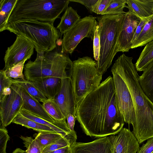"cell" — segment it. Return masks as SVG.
Listing matches in <instances>:
<instances>
[{
  "label": "cell",
  "instance_id": "cell-40",
  "mask_svg": "<svg viewBox=\"0 0 153 153\" xmlns=\"http://www.w3.org/2000/svg\"><path fill=\"white\" fill-rule=\"evenodd\" d=\"M75 116L72 114H68L67 117V124L70 130L72 131H74V127L75 123Z\"/></svg>",
  "mask_w": 153,
  "mask_h": 153
},
{
  "label": "cell",
  "instance_id": "cell-6",
  "mask_svg": "<svg viewBox=\"0 0 153 153\" xmlns=\"http://www.w3.org/2000/svg\"><path fill=\"white\" fill-rule=\"evenodd\" d=\"M70 2L69 0H17L7 23L33 20L53 24L68 7Z\"/></svg>",
  "mask_w": 153,
  "mask_h": 153
},
{
  "label": "cell",
  "instance_id": "cell-4",
  "mask_svg": "<svg viewBox=\"0 0 153 153\" xmlns=\"http://www.w3.org/2000/svg\"><path fill=\"white\" fill-rule=\"evenodd\" d=\"M73 68V62L67 54L53 50L37 53L34 61L30 60L24 65L23 74L30 81L46 77L71 79Z\"/></svg>",
  "mask_w": 153,
  "mask_h": 153
},
{
  "label": "cell",
  "instance_id": "cell-29",
  "mask_svg": "<svg viewBox=\"0 0 153 153\" xmlns=\"http://www.w3.org/2000/svg\"><path fill=\"white\" fill-rule=\"evenodd\" d=\"M126 0H111L108 7L102 15H117L126 14L124 11L125 7H127Z\"/></svg>",
  "mask_w": 153,
  "mask_h": 153
},
{
  "label": "cell",
  "instance_id": "cell-26",
  "mask_svg": "<svg viewBox=\"0 0 153 153\" xmlns=\"http://www.w3.org/2000/svg\"><path fill=\"white\" fill-rule=\"evenodd\" d=\"M13 83L22 87L39 102L43 103L48 99L40 91L31 81L25 79H14Z\"/></svg>",
  "mask_w": 153,
  "mask_h": 153
},
{
  "label": "cell",
  "instance_id": "cell-18",
  "mask_svg": "<svg viewBox=\"0 0 153 153\" xmlns=\"http://www.w3.org/2000/svg\"><path fill=\"white\" fill-rule=\"evenodd\" d=\"M20 87L21 96L24 102L22 109L26 110L49 121L53 122L56 121L47 113L42 105L38 100L30 95L25 89L20 86Z\"/></svg>",
  "mask_w": 153,
  "mask_h": 153
},
{
  "label": "cell",
  "instance_id": "cell-27",
  "mask_svg": "<svg viewBox=\"0 0 153 153\" xmlns=\"http://www.w3.org/2000/svg\"><path fill=\"white\" fill-rule=\"evenodd\" d=\"M42 103V105L45 111L54 120L60 121L66 119L53 99H48Z\"/></svg>",
  "mask_w": 153,
  "mask_h": 153
},
{
  "label": "cell",
  "instance_id": "cell-38",
  "mask_svg": "<svg viewBox=\"0 0 153 153\" xmlns=\"http://www.w3.org/2000/svg\"><path fill=\"white\" fill-rule=\"evenodd\" d=\"M149 17L142 18L139 24L134 33L133 37L131 41L132 45L135 40L137 37L142 31L144 26L148 20Z\"/></svg>",
  "mask_w": 153,
  "mask_h": 153
},
{
  "label": "cell",
  "instance_id": "cell-31",
  "mask_svg": "<svg viewBox=\"0 0 153 153\" xmlns=\"http://www.w3.org/2000/svg\"><path fill=\"white\" fill-rule=\"evenodd\" d=\"M20 138L23 141L25 146L27 148V153H42L44 148L38 140L31 137L21 136Z\"/></svg>",
  "mask_w": 153,
  "mask_h": 153
},
{
  "label": "cell",
  "instance_id": "cell-3",
  "mask_svg": "<svg viewBox=\"0 0 153 153\" xmlns=\"http://www.w3.org/2000/svg\"><path fill=\"white\" fill-rule=\"evenodd\" d=\"M7 30L22 37L33 46L37 53L53 50L57 47L61 33L53 24L33 20H20L8 22Z\"/></svg>",
  "mask_w": 153,
  "mask_h": 153
},
{
  "label": "cell",
  "instance_id": "cell-25",
  "mask_svg": "<svg viewBox=\"0 0 153 153\" xmlns=\"http://www.w3.org/2000/svg\"><path fill=\"white\" fill-rule=\"evenodd\" d=\"M17 0H0V32L4 30L8 18Z\"/></svg>",
  "mask_w": 153,
  "mask_h": 153
},
{
  "label": "cell",
  "instance_id": "cell-33",
  "mask_svg": "<svg viewBox=\"0 0 153 153\" xmlns=\"http://www.w3.org/2000/svg\"><path fill=\"white\" fill-rule=\"evenodd\" d=\"M94 57L97 62L99 59L100 49V37L99 27L97 21L95 22L94 36L93 40Z\"/></svg>",
  "mask_w": 153,
  "mask_h": 153
},
{
  "label": "cell",
  "instance_id": "cell-16",
  "mask_svg": "<svg viewBox=\"0 0 153 153\" xmlns=\"http://www.w3.org/2000/svg\"><path fill=\"white\" fill-rule=\"evenodd\" d=\"M20 113L26 118L50 127L56 133L62 134L68 140L71 146L76 142L77 135L76 132L70 130L66 121V119L52 122L24 109H22Z\"/></svg>",
  "mask_w": 153,
  "mask_h": 153
},
{
  "label": "cell",
  "instance_id": "cell-34",
  "mask_svg": "<svg viewBox=\"0 0 153 153\" xmlns=\"http://www.w3.org/2000/svg\"><path fill=\"white\" fill-rule=\"evenodd\" d=\"M68 146H71L70 143L68 140L63 137L52 144L44 147L42 153H48Z\"/></svg>",
  "mask_w": 153,
  "mask_h": 153
},
{
  "label": "cell",
  "instance_id": "cell-14",
  "mask_svg": "<svg viewBox=\"0 0 153 153\" xmlns=\"http://www.w3.org/2000/svg\"><path fill=\"white\" fill-rule=\"evenodd\" d=\"M53 99L59 107L66 120L68 114H70L75 117L74 97L71 79H62L60 90Z\"/></svg>",
  "mask_w": 153,
  "mask_h": 153
},
{
  "label": "cell",
  "instance_id": "cell-1",
  "mask_svg": "<svg viewBox=\"0 0 153 153\" xmlns=\"http://www.w3.org/2000/svg\"><path fill=\"white\" fill-rule=\"evenodd\" d=\"M75 117L84 132L91 137L115 135L121 130L125 122L118 105L112 77L108 76L83 99Z\"/></svg>",
  "mask_w": 153,
  "mask_h": 153
},
{
  "label": "cell",
  "instance_id": "cell-11",
  "mask_svg": "<svg viewBox=\"0 0 153 153\" xmlns=\"http://www.w3.org/2000/svg\"><path fill=\"white\" fill-rule=\"evenodd\" d=\"M34 48L27 39L17 36L13 43L8 47L4 57L5 66L3 69L13 66L26 59H30L33 54Z\"/></svg>",
  "mask_w": 153,
  "mask_h": 153
},
{
  "label": "cell",
  "instance_id": "cell-30",
  "mask_svg": "<svg viewBox=\"0 0 153 153\" xmlns=\"http://www.w3.org/2000/svg\"><path fill=\"white\" fill-rule=\"evenodd\" d=\"M27 60L26 59L13 66L2 69L6 76L14 79H25L23 71L25 63Z\"/></svg>",
  "mask_w": 153,
  "mask_h": 153
},
{
  "label": "cell",
  "instance_id": "cell-39",
  "mask_svg": "<svg viewBox=\"0 0 153 153\" xmlns=\"http://www.w3.org/2000/svg\"><path fill=\"white\" fill-rule=\"evenodd\" d=\"M98 0H69L70 1L74 2L79 3L85 6L91 13L92 9L94 5Z\"/></svg>",
  "mask_w": 153,
  "mask_h": 153
},
{
  "label": "cell",
  "instance_id": "cell-24",
  "mask_svg": "<svg viewBox=\"0 0 153 153\" xmlns=\"http://www.w3.org/2000/svg\"><path fill=\"white\" fill-rule=\"evenodd\" d=\"M153 59V40L146 44L136 62L135 66L137 71H143Z\"/></svg>",
  "mask_w": 153,
  "mask_h": 153
},
{
  "label": "cell",
  "instance_id": "cell-37",
  "mask_svg": "<svg viewBox=\"0 0 153 153\" xmlns=\"http://www.w3.org/2000/svg\"><path fill=\"white\" fill-rule=\"evenodd\" d=\"M153 152V137L147 140L146 143L143 144L137 153H152Z\"/></svg>",
  "mask_w": 153,
  "mask_h": 153
},
{
  "label": "cell",
  "instance_id": "cell-41",
  "mask_svg": "<svg viewBox=\"0 0 153 153\" xmlns=\"http://www.w3.org/2000/svg\"><path fill=\"white\" fill-rule=\"evenodd\" d=\"M48 153H71V146H68Z\"/></svg>",
  "mask_w": 153,
  "mask_h": 153
},
{
  "label": "cell",
  "instance_id": "cell-23",
  "mask_svg": "<svg viewBox=\"0 0 153 153\" xmlns=\"http://www.w3.org/2000/svg\"><path fill=\"white\" fill-rule=\"evenodd\" d=\"M12 123L33 129L39 132H56L50 127L26 118L20 113L14 118Z\"/></svg>",
  "mask_w": 153,
  "mask_h": 153
},
{
  "label": "cell",
  "instance_id": "cell-12",
  "mask_svg": "<svg viewBox=\"0 0 153 153\" xmlns=\"http://www.w3.org/2000/svg\"><path fill=\"white\" fill-rule=\"evenodd\" d=\"M142 18L129 11L125 14L117 43V52H128L136 29Z\"/></svg>",
  "mask_w": 153,
  "mask_h": 153
},
{
  "label": "cell",
  "instance_id": "cell-22",
  "mask_svg": "<svg viewBox=\"0 0 153 153\" xmlns=\"http://www.w3.org/2000/svg\"><path fill=\"white\" fill-rule=\"evenodd\" d=\"M153 40V14L149 17L141 32L132 45L131 49L142 47Z\"/></svg>",
  "mask_w": 153,
  "mask_h": 153
},
{
  "label": "cell",
  "instance_id": "cell-9",
  "mask_svg": "<svg viewBox=\"0 0 153 153\" xmlns=\"http://www.w3.org/2000/svg\"><path fill=\"white\" fill-rule=\"evenodd\" d=\"M111 72L118 105L125 123L135 125L136 116L133 102L130 92L125 82L113 68Z\"/></svg>",
  "mask_w": 153,
  "mask_h": 153
},
{
  "label": "cell",
  "instance_id": "cell-8",
  "mask_svg": "<svg viewBox=\"0 0 153 153\" xmlns=\"http://www.w3.org/2000/svg\"><path fill=\"white\" fill-rule=\"evenodd\" d=\"M97 17L89 15L80 19L63 34L61 52L71 54L84 38L93 40Z\"/></svg>",
  "mask_w": 153,
  "mask_h": 153
},
{
  "label": "cell",
  "instance_id": "cell-32",
  "mask_svg": "<svg viewBox=\"0 0 153 153\" xmlns=\"http://www.w3.org/2000/svg\"><path fill=\"white\" fill-rule=\"evenodd\" d=\"M12 80L13 79L6 76L3 70H0V100L11 93V86L13 83Z\"/></svg>",
  "mask_w": 153,
  "mask_h": 153
},
{
  "label": "cell",
  "instance_id": "cell-10",
  "mask_svg": "<svg viewBox=\"0 0 153 153\" xmlns=\"http://www.w3.org/2000/svg\"><path fill=\"white\" fill-rule=\"evenodd\" d=\"M11 93L0 100L1 127L10 124L22 109L24 102L20 86L13 83Z\"/></svg>",
  "mask_w": 153,
  "mask_h": 153
},
{
  "label": "cell",
  "instance_id": "cell-5",
  "mask_svg": "<svg viewBox=\"0 0 153 153\" xmlns=\"http://www.w3.org/2000/svg\"><path fill=\"white\" fill-rule=\"evenodd\" d=\"M125 14L102 15L97 17L100 37L97 69L102 76L112 64L117 52V43Z\"/></svg>",
  "mask_w": 153,
  "mask_h": 153
},
{
  "label": "cell",
  "instance_id": "cell-13",
  "mask_svg": "<svg viewBox=\"0 0 153 153\" xmlns=\"http://www.w3.org/2000/svg\"><path fill=\"white\" fill-rule=\"evenodd\" d=\"M71 153H115L111 135L88 143L76 142L71 146Z\"/></svg>",
  "mask_w": 153,
  "mask_h": 153
},
{
  "label": "cell",
  "instance_id": "cell-35",
  "mask_svg": "<svg viewBox=\"0 0 153 153\" xmlns=\"http://www.w3.org/2000/svg\"><path fill=\"white\" fill-rule=\"evenodd\" d=\"M10 140L7 130L5 128H0V153H7L6 148L7 141Z\"/></svg>",
  "mask_w": 153,
  "mask_h": 153
},
{
  "label": "cell",
  "instance_id": "cell-17",
  "mask_svg": "<svg viewBox=\"0 0 153 153\" xmlns=\"http://www.w3.org/2000/svg\"><path fill=\"white\" fill-rule=\"evenodd\" d=\"M62 79L55 77H46L31 81L48 99H53L59 92Z\"/></svg>",
  "mask_w": 153,
  "mask_h": 153
},
{
  "label": "cell",
  "instance_id": "cell-21",
  "mask_svg": "<svg viewBox=\"0 0 153 153\" xmlns=\"http://www.w3.org/2000/svg\"><path fill=\"white\" fill-rule=\"evenodd\" d=\"M80 19V16L76 10L71 7H68L62 16L61 21L56 27L61 36L67 31Z\"/></svg>",
  "mask_w": 153,
  "mask_h": 153
},
{
  "label": "cell",
  "instance_id": "cell-20",
  "mask_svg": "<svg viewBox=\"0 0 153 153\" xmlns=\"http://www.w3.org/2000/svg\"><path fill=\"white\" fill-rule=\"evenodd\" d=\"M139 82L144 93L153 102V59L143 71L141 75L139 76Z\"/></svg>",
  "mask_w": 153,
  "mask_h": 153
},
{
  "label": "cell",
  "instance_id": "cell-19",
  "mask_svg": "<svg viewBox=\"0 0 153 153\" xmlns=\"http://www.w3.org/2000/svg\"><path fill=\"white\" fill-rule=\"evenodd\" d=\"M129 12L142 18L153 14V0H126Z\"/></svg>",
  "mask_w": 153,
  "mask_h": 153
},
{
  "label": "cell",
  "instance_id": "cell-2",
  "mask_svg": "<svg viewBox=\"0 0 153 153\" xmlns=\"http://www.w3.org/2000/svg\"><path fill=\"white\" fill-rule=\"evenodd\" d=\"M133 59L123 53L118 57L111 68L124 80L131 94L136 116L132 132L141 143L153 137V102L141 88Z\"/></svg>",
  "mask_w": 153,
  "mask_h": 153
},
{
  "label": "cell",
  "instance_id": "cell-42",
  "mask_svg": "<svg viewBox=\"0 0 153 153\" xmlns=\"http://www.w3.org/2000/svg\"><path fill=\"white\" fill-rule=\"evenodd\" d=\"M12 153H27L26 151H24L20 148H17Z\"/></svg>",
  "mask_w": 153,
  "mask_h": 153
},
{
  "label": "cell",
  "instance_id": "cell-7",
  "mask_svg": "<svg viewBox=\"0 0 153 153\" xmlns=\"http://www.w3.org/2000/svg\"><path fill=\"white\" fill-rule=\"evenodd\" d=\"M73 62L71 79L76 113L83 99L100 85L102 76L98 71L97 62L91 57H79Z\"/></svg>",
  "mask_w": 153,
  "mask_h": 153
},
{
  "label": "cell",
  "instance_id": "cell-15",
  "mask_svg": "<svg viewBox=\"0 0 153 153\" xmlns=\"http://www.w3.org/2000/svg\"><path fill=\"white\" fill-rule=\"evenodd\" d=\"M115 153H137L139 148V143L133 132L123 128L115 135H111Z\"/></svg>",
  "mask_w": 153,
  "mask_h": 153
},
{
  "label": "cell",
  "instance_id": "cell-28",
  "mask_svg": "<svg viewBox=\"0 0 153 153\" xmlns=\"http://www.w3.org/2000/svg\"><path fill=\"white\" fill-rule=\"evenodd\" d=\"M63 137L62 134L56 132H39L35 138L44 148Z\"/></svg>",
  "mask_w": 153,
  "mask_h": 153
},
{
  "label": "cell",
  "instance_id": "cell-36",
  "mask_svg": "<svg viewBox=\"0 0 153 153\" xmlns=\"http://www.w3.org/2000/svg\"><path fill=\"white\" fill-rule=\"evenodd\" d=\"M111 0H98L94 5L92 12L102 15L108 7Z\"/></svg>",
  "mask_w": 153,
  "mask_h": 153
}]
</instances>
